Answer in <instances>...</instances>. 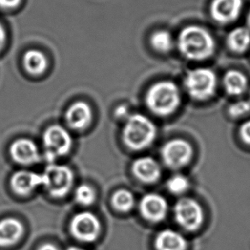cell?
I'll return each instance as SVG.
<instances>
[{
	"mask_svg": "<svg viewBox=\"0 0 250 250\" xmlns=\"http://www.w3.org/2000/svg\"><path fill=\"white\" fill-rule=\"evenodd\" d=\"M177 45L185 58L200 61L213 54L215 41L205 28L190 25L182 29L177 38Z\"/></svg>",
	"mask_w": 250,
	"mask_h": 250,
	"instance_id": "cell-1",
	"label": "cell"
},
{
	"mask_svg": "<svg viewBox=\"0 0 250 250\" xmlns=\"http://www.w3.org/2000/svg\"><path fill=\"white\" fill-rule=\"evenodd\" d=\"M156 136L157 128L153 122L139 113L129 116L123 129V139L126 146L136 151L151 146Z\"/></svg>",
	"mask_w": 250,
	"mask_h": 250,
	"instance_id": "cell-2",
	"label": "cell"
},
{
	"mask_svg": "<svg viewBox=\"0 0 250 250\" xmlns=\"http://www.w3.org/2000/svg\"><path fill=\"white\" fill-rule=\"evenodd\" d=\"M180 103V91L177 85L170 81H161L153 84L146 94L147 107L159 116L172 114Z\"/></svg>",
	"mask_w": 250,
	"mask_h": 250,
	"instance_id": "cell-3",
	"label": "cell"
},
{
	"mask_svg": "<svg viewBox=\"0 0 250 250\" xmlns=\"http://www.w3.org/2000/svg\"><path fill=\"white\" fill-rule=\"evenodd\" d=\"M184 86L188 94L194 100L206 101L215 94L217 77L210 69L198 68L188 72Z\"/></svg>",
	"mask_w": 250,
	"mask_h": 250,
	"instance_id": "cell-4",
	"label": "cell"
},
{
	"mask_svg": "<svg viewBox=\"0 0 250 250\" xmlns=\"http://www.w3.org/2000/svg\"><path fill=\"white\" fill-rule=\"evenodd\" d=\"M43 176V186L54 197H63L73 185L74 175L70 167L61 165H50Z\"/></svg>",
	"mask_w": 250,
	"mask_h": 250,
	"instance_id": "cell-5",
	"label": "cell"
},
{
	"mask_svg": "<svg viewBox=\"0 0 250 250\" xmlns=\"http://www.w3.org/2000/svg\"><path fill=\"white\" fill-rule=\"evenodd\" d=\"M174 218L188 231H195L202 226L204 212L202 206L192 198H181L174 206Z\"/></svg>",
	"mask_w": 250,
	"mask_h": 250,
	"instance_id": "cell-6",
	"label": "cell"
},
{
	"mask_svg": "<svg viewBox=\"0 0 250 250\" xmlns=\"http://www.w3.org/2000/svg\"><path fill=\"white\" fill-rule=\"evenodd\" d=\"M43 143L46 150V158L53 161L58 157L64 156L72 147V137L70 133L60 125H52L45 131Z\"/></svg>",
	"mask_w": 250,
	"mask_h": 250,
	"instance_id": "cell-7",
	"label": "cell"
},
{
	"mask_svg": "<svg viewBox=\"0 0 250 250\" xmlns=\"http://www.w3.org/2000/svg\"><path fill=\"white\" fill-rule=\"evenodd\" d=\"M193 156L190 143L183 139L170 140L161 148L163 162L170 169L177 170L186 167Z\"/></svg>",
	"mask_w": 250,
	"mask_h": 250,
	"instance_id": "cell-8",
	"label": "cell"
},
{
	"mask_svg": "<svg viewBox=\"0 0 250 250\" xmlns=\"http://www.w3.org/2000/svg\"><path fill=\"white\" fill-rule=\"evenodd\" d=\"M101 229L100 220L92 212H80L74 217L70 223L72 235L85 243H91L97 239Z\"/></svg>",
	"mask_w": 250,
	"mask_h": 250,
	"instance_id": "cell-9",
	"label": "cell"
},
{
	"mask_svg": "<svg viewBox=\"0 0 250 250\" xmlns=\"http://www.w3.org/2000/svg\"><path fill=\"white\" fill-rule=\"evenodd\" d=\"M139 210L142 216L147 221L159 223L167 218L169 205L162 195L150 193L144 195L141 200Z\"/></svg>",
	"mask_w": 250,
	"mask_h": 250,
	"instance_id": "cell-10",
	"label": "cell"
},
{
	"mask_svg": "<svg viewBox=\"0 0 250 250\" xmlns=\"http://www.w3.org/2000/svg\"><path fill=\"white\" fill-rule=\"evenodd\" d=\"M243 5V0H212L210 12L216 21L226 24L237 19Z\"/></svg>",
	"mask_w": 250,
	"mask_h": 250,
	"instance_id": "cell-11",
	"label": "cell"
},
{
	"mask_svg": "<svg viewBox=\"0 0 250 250\" xmlns=\"http://www.w3.org/2000/svg\"><path fill=\"white\" fill-rule=\"evenodd\" d=\"M133 174L138 180L145 184L156 183L161 177L160 164L151 157H141L134 161Z\"/></svg>",
	"mask_w": 250,
	"mask_h": 250,
	"instance_id": "cell-12",
	"label": "cell"
},
{
	"mask_svg": "<svg viewBox=\"0 0 250 250\" xmlns=\"http://www.w3.org/2000/svg\"><path fill=\"white\" fill-rule=\"evenodd\" d=\"M43 176L28 170H19L11 177L12 189L18 195H27L34 191L36 188L43 185Z\"/></svg>",
	"mask_w": 250,
	"mask_h": 250,
	"instance_id": "cell-13",
	"label": "cell"
},
{
	"mask_svg": "<svg viewBox=\"0 0 250 250\" xmlns=\"http://www.w3.org/2000/svg\"><path fill=\"white\" fill-rule=\"evenodd\" d=\"M93 119V111L89 104L84 101H77L67 110L68 125L75 129H83L90 125Z\"/></svg>",
	"mask_w": 250,
	"mask_h": 250,
	"instance_id": "cell-14",
	"label": "cell"
},
{
	"mask_svg": "<svg viewBox=\"0 0 250 250\" xmlns=\"http://www.w3.org/2000/svg\"><path fill=\"white\" fill-rule=\"evenodd\" d=\"M11 154L16 162L22 165L35 163L40 159L38 147L28 139L17 140L12 143Z\"/></svg>",
	"mask_w": 250,
	"mask_h": 250,
	"instance_id": "cell-15",
	"label": "cell"
},
{
	"mask_svg": "<svg viewBox=\"0 0 250 250\" xmlns=\"http://www.w3.org/2000/svg\"><path fill=\"white\" fill-rule=\"evenodd\" d=\"M154 246L156 250H186L188 242L178 231L166 229L158 233L154 241Z\"/></svg>",
	"mask_w": 250,
	"mask_h": 250,
	"instance_id": "cell-16",
	"label": "cell"
},
{
	"mask_svg": "<svg viewBox=\"0 0 250 250\" xmlns=\"http://www.w3.org/2000/svg\"><path fill=\"white\" fill-rule=\"evenodd\" d=\"M24 232V227L19 220L7 218L0 221V246L8 247L18 243Z\"/></svg>",
	"mask_w": 250,
	"mask_h": 250,
	"instance_id": "cell-17",
	"label": "cell"
},
{
	"mask_svg": "<svg viewBox=\"0 0 250 250\" xmlns=\"http://www.w3.org/2000/svg\"><path fill=\"white\" fill-rule=\"evenodd\" d=\"M223 82L226 92L234 96L243 94L248 87L246 76L238 70H229L225 75Z\"/></svg>",
	"mask_w": 250,
	"mask_h": 250,
	"instance_id": "cell-18",
	"label": "cell"
},
{
	"mask_svg": "<svg viewBox=\"0 0 250 250\" xmlns=\"http://www.w3.org/2000/svg\"><path fill=\"white\" fill-rule=\"evenodd\" d=\"M227 45L232 52L242 53L250 45V30L244 27L233 29L227 36Z\"/></svg>",
	"mask_w": 250,
	"mask_h": 250,
	"instance_id": "cell-19",
	"label": "cell"
},
{
	"mask_svg": "<svg viewBox=\"0 0 250 250\" xmlns=\"http://www.w3.org/2000/svg\"><path fill=\"white\" fill-rule=\"evenodd\" d=\"M25 69L28 73L38 76L45 72L47 68V59L45 54L38 50H29L23 58Z\"/></svg>",
	"mask_w": 250,
	"mask_h": 250,
	"instance_id": "cell-20",
	"label": "cell"
},
{
	"mask_svg": "<svg viewBox=\"0 0 250 250\" xmlns=\"http://www.w3.org/2000/svg\"><path fill=\"white\" fill-rule=\"evenodd\" d=\"M151 45L156 52L167 53L173 48L174 41L170 32L164 29L153 32L150 38Z\"/></svg>",
	"mask_w": 250,
	"mask_h": 250,
	"instance_id": "cell-21",
	"label": "cell"
},
{
	"mask_svg": "<svg viewBox=\"0 0 250 250\" xmlns=\"http://www.w3.org/2000/svg\"><path fill=\"white\" fill-rule=\"evenodd\" d=\"M112 205L120 212H129L135 206V197L127 189H119L112 196Z\"/></svg>",
	"mask_w": 250,
	"mask_h": 250,
	"instance_id": "cell-22",
	"label": "cell"
},
{
	"mask_svg": "<svg viewBox=\"0 0 250 250\" xmlns=\"http://www.w3.org/2000/svg\"><path fill=\"white\" fill-rule=\"evenodd\" d=\"M167 187L173 195H183L189 188V181L184 175L177 174L167 180Z\"/></svg>",
	"mask_w": 250,
	"mask_h": 250,
	"instance_id": "cell-23",
	"label": "cell"
},
{
	"mask_svg": "<svg viewBox=\"0 0 250 250\" xmlns=\"http://www.w3.org/2000/svg\"><path fill=\"white\" fill-rule=\"evenodd\" d=\"M75 196L77 202L81 205H91L95 200V193L94 189L87 184H83L77 188Z\"/></svg>",
	"mask_w": 250,
	"mask_h": 250,
	"instance_id": "cell-24",
	"label": "cell"
},
{
	"mask_svg": "<svg viewBox=\"0 0 250 250\" xmlns=\"http://www.w3.org/2000/svg\"><path fill=\"white\" fill-rule=\"evenodd\" d=\"M250 112V101H239L230 104L229 114L232 118H242Z\"/></svg>",
	"mask_w": 250,
	"mask_h": 250,
	"instance_id": "cell-25",
	"label": "cell"
},
{
	"mask_svg": "<svg viewBox=\"0 0 250 250\" xmlns=\"http://www.w3.org/2000/svg\"><path fill=\"white\" fill-rule=\"evenodd\" d=\"M240 136L244 143L250 145V119L243 123L240 128Z\"/></svg>",
	"mask_w": 250,
	"mask_h": 250,
	"instance_id": "cell-26",
	"label": "cell"
},
{
	"mask_svg": "<svg viewBox=\"0 0 250 250\" xmlns=\"http://www.w3.org/2000/svg\"><path fill=\"white\" fill-rule=\"evenodd\" d=\"M21 0H0V7L5 10H11L18 7Z\"/></svg>",
	"mask_w": 250,
	"mask_h": 250,
	"instance_id": "cell-27",
	"label": "cell"
},
{
	"mask_svg": "<svg viewBox=\"0 0 250 250\" xmlns=\"http://www.w3.org/2000/svg\"><path fill=\"white\" fill-rule=\"evenodd\" d=\"M4 42H5V31L3 25L0 23V51L4 47Z\"/></svg>",
	"mask_w": 250,
	"mask_h": 250,
	"instance_id": "cell-28",
	"label": "cell"
},
{
	"mask_svg": "<svg viewBox=\"0 0 250 250\" xmlns=\"http://www.w3.org/2000/svg\"><path fill=\"white\" fill-rule=\"evenodd\" d=\"M128 114V109L125 106H119L116 110V115L119 118H124L126 115Z\"/></svg>",
	"mask_w": 250,
	"mask_h": 250,
	"instance_id": "cell-29",
	"label": "cell"
},
{
	"mask_svg": "<svg viewBox=\"0 0 250 250\" xmlns=\"http://www.w3.org/2000/svg\"><path fill=\"white\" fill-rule=\"evenodd\" d=\"M38 250H59L57 246L52 243H45L39 248Z\"/></svg>",
	"mask_w": 250,
	"mask_h": 250,
	"instance_id": "cell-30",
	"label": "cell"
},
{
	"mask_svg": "<svg viewBox=\"0 0 250 250\" xmlns=\"http://www.w3.org/2000/svg\"><path fill=\"white\" fill-rule=\"evenodd\" d=\"M67 250H85L83 249H81V248H78V247H70Z\"/></svg>",
	"mask_w": 250,
	"mask_h": 250,
	"instance_id": "cell-31",
	"label": "cell"
},
{
	"mask_svg": "<svg viewBox=\"0 0 250 250\" xmlns=\"http://www.w3.org/2000/svg\"><path fill=\"white\" fill-rule=\"evenodd\" d=\"M247 21H248V24L250 27V10L249 11V14H248V18H247Z\"/></svg>",
	"mask_w": 250,
	"mask_h": 250,
	"instance_id": "cell-32",
	"label": "cell"
}]
</instances>
